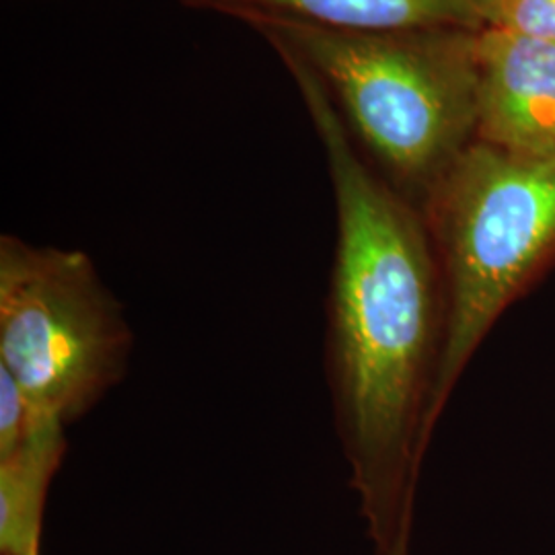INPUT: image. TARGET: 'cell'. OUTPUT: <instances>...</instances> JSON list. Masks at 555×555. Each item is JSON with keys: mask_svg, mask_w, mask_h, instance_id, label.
Listing matches in <instances>:
<instances>
[{"mask_svg": "<svg viewBox=\"0 0 555 555\" xmlns=\"http://www.w3.org/2000/svg\"><path fill=\"white\" fill-rule=\"evenodd\" d=\"M34 426V412L20 383L0 366V459L11 455Z\"/></svg>", "mask_w": 555, "mask_h": 555, "instance_id": "obj_9", "label": "cell"}, {"mask_svg": "<svg viewBox=\"0 0 555 555\" xmlns=\"http://www.w3.org/2000/svg\"><path fill=\"white\" fill-rule=\"evenodd\" d=\"M276 48L323 142L336 198L325 369L339 447L373 555H410L447 348L435 245L416 206L360 159L323 79Z\"/></svg>", "mask_w": 555, "mask_h": 555, "instance_id": "obj_1", "label": "cell"}, {"mask_svg": "<svg viewBox=\"0 0 555 555\" xmlns=\"http://www.w3.org/2000/svg\"><path fill=\"white\" fill-rule=\"evenodd\" d=\"M447 297L442 416L483 339L555 268V153L474 140L426 202Z\"/></svg>", "mask_w": 555, "mask_h": 555, "instance_id": "obj_3", "label": "cell"}, {"mask_svg": "<svg viewBox=\"0 0 555 555\" xmlns=\"http://www.w3.org/2000/svg\"><path fill=\"white\" fill-rule=\"evenodd\" d=\"M132 330L82 251L0 238V366L64 426L126 377Z\"/></svg>", "mask_w": 555, "mask_h": 555, "instance_id": "obj_4", "label": "cell"}, {"mask_svg": "<svg viewBox=\"0 0 555 555\" xmlns=\"http://www.w3.org/2000/svg\"><path fill=\"white\" fill-rule=\"evenodd\" d=\"M477 140L520 153H555V43L515 31H477Z\"/></svg>", "mask_w": 555, "mask_h": 555, "instance_id": "obj_5", "label": "cell"}, {"mask_svg": "<svg viewBox=\"0 0 555 555\" xmlns=\"http://www.w3.org/2000/svg\"><path fill=\"white\" fill-rule=\"evenodd\" d=\"M237 13H266L344 31L428 27L483 29L474 0H204Z\"/></svg>", "mask_w": 555, "mask_h": 555, "instance_id": "obj_6", "label": "cell"}, {"mask_svg": "<svg viewBox=\"0 0 555 555\" xmlns=\"http://www.w3.org/2000/svg\"><path fill=\"white\" fill-rule=\"evenodd\" d=\"M64 428L34 416L27 438L0 459V555L40 554L48 488L66 453Z\"/></svg>", "mask_w": 555, "mask_h": 555, "instance_id": "obj_7", "label": "cell"}, {"mask_svg": "<svg viewBox=\"0 0 555 555\" xmlns=\"http://www.w3.org/2000/svg\"><path fill=\"white\" fill-rule=\"evenodd\" d=\"M31 555H41V552H40V554H31Z\"/></svg>", "mask_w": 555, "mask_h": 555, "instance_id": "obj_10", "label": "cell"}, {"mask_svg": "<svg viewBox=\"0 0 555 555\" xmlns=\"http://www.w3.org/2000/svg\"><path fill=\"white\" fill-rule=\"evenodd\" d=\"M241 15L318 73L377 160L378 176L422 212L477 139L479 29L344 31L282 15Z\"/></svg>", "mask_w": 555, "mask_h": 555, "instance_id": "obj_2", "label": "cell"}, {"mask_svg": "<svg viewBox=\"0 0 555 555\" xmlns=\"http://www.w3.org/2000/svg\"><path fill=\"white\" fill-rule=\"evenodd\" d=\"M486 27L555 43V0H474Z\"/></svg>", "mask_w": 555, "mask_h": 555, "instance_id": "obj_8", "label": "cell"}]
</instances>
